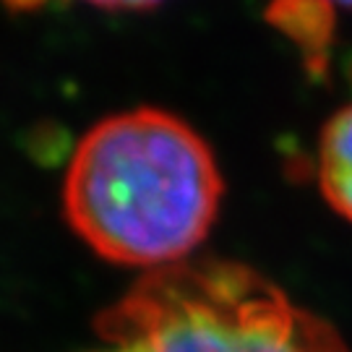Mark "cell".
I'll return each mask as SVG.
<instances>
[{
  "label": "cell",
  "mask_w": 352,
  "mask_h": 352,
  "mask_svg": "<svg viewBox=\"0 0 352 352\" xmlns=\"http://www.w3.org/2000/svg\"><path fill=\"white\" fill-rule=\"evenodd\" d=\"M222 193L209 144L177 115L139 107L104 118L78 141L63 209L97 256L157 272L193 256Z\"/></svg>",
  "instance_id": "cell-1"
},
{
  "label": "cell",
  "mask_w": 352,
  "mask_h": 352,
  "mask_svg": "<svg viewBox=\"0 0 352 352\" xmlns=\"http://www.w3.org/2000/svg\"><path fill=\"white\" fill-rule=\"evenodd\" d=\"M94 331L89 352H350L251 266L212 256L146 272Z\"/></svg>",
  "instance_id": "cell-2"
},
{
  "label": "cell",
  "mask_w": 352,
  "mask_h": 352,
  "mask_svg": "<svg viewBox=\"0 0 352 352\" xmlns=\"http://www.w3.org/2000/svg\"><path fill=\"white\" fill-rule=\"evenodd\" d=\"M266 21L287 34L302 52L305 65L321 74L334 39V3L331 0H272Z\"/></svg>",
  "instance_id": "cell-3"
},
{
  "label": "cell",
  "mask_w": 352,
  "mask_h": 352,
  "mask_svg": "<svg viewBox=\"0 0 352 352\" xmlns=\"http://www.w3.org/2000/svg\"><path fill=\"white\" fill-rule=\"evenodd\" d=\"M318 186L329 206L352 222V104L324 126L318 141Z\"/></svg>",
  "instance_id": "cell-4"
},
{
  "label": "cell",
  "mask_w": 352,
  "mask_h": 352,
  "mask_svg": "<svg viewBox=\"0 0 352 352\" xmlns=\"http://www.w3.org/2000/svg\"><path fill=\"white\" fill-rule=\"evenodd\" d=\"M89 6H97V8H107V11H146L160 6L162 0H81Z\"/></svg>",
  "instance_id": "cell-5"
},
{
  "label": "cell",
  "mask_w": 352,
  "mask_h": 352,
  "mask_svg": "<svg viewBox=\"0 0 352 352\" xmlns=\"http://www.w3.org/2000/svg\"><path fill=\"white\" fill-rule=\"evenodd\" d=\"M331 3H340V6H347V8H352V0H331Z\"/></svg>",
  "instance_id": "cell-6"
}]
</instances>
